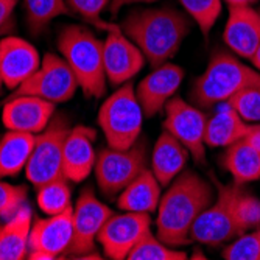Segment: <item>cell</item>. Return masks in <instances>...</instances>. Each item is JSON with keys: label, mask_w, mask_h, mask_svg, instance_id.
<instances>
[{"label": "cell", "mask_w": 260, "mask_h": 260, "mask_svg": "<svg viewBox=\"0 0 260 260\" xmlns=\"http://www.w3.org/2000/svg\"><path fill=\"white\" fill-rule=\"evenodd\" d=\"M215 195L212 184L195 172H182L176 176L157 206V239L173 248L190 243V231L197 218L212 204Z\"/></svg>", "instance_id": "1"}, {"label": "cell", "mask_w": 260, "mask_h": 260, "mask_svg": "<svg viewBox=\"0 0 260 260\" xmlns=\"http://www.w3.org/2000/svg\"><path fill=\"white\" fill-rule=\"evenodd\" d=\"M123 33L151 64L162 66L173 58L190 31V20L170 5L134 10L122 22Z\"/></svg>", "instance_id": "2"}, {"label": "cell", "mask_w": 260, "mask_h": 260, "mask_svg": "<svg viewBox=\"0 0 260 260\" xmlns=\"http://www.w3.org/2000/svg\"><path fill=\"white\" fill-rule=\"evenodd\" d=\"M58 50L78 80L80 89L89 99L106 93L103 64V41L83 25H66L58 33Z\"/></svg>", "instance_id": "3"}, {"label": "cell", "mask_w": 260, "mask_h": 260, "mask_svg": "<svg viewBox=\"0 0 260 260\" xmlns=\"http://www.w3.org/2000/svg\"><path fill=\"white\" fill-rule=\"evenodd\" d=\"M251 86H260L258 70L248 67L228 52H218L212 56L203 75L193 81L190 95L197 106L212 108Z\"/></svg>", "instance_id": "4"}, {"label": "cell", "mask_w": 260, "mask_h": 260, "mask_svg": "<svg viewBox=\"0 0 260 260\" xmlns=\"http://www.w3.org/2000/svg\"><path fill=\"white\" fill-rule=\"evenodd\" d=\"M97 120L106 137L108 147L126 150L136 144L142 133L144 111L131 83L122 84L105 100Z\"/></svg>", "instance_id": "5"}, {"label": "cell", "mask_w": 260, "mask_h": 260, "mask_svg": "<svg viewBox=\"0 0 260 260\" xmlns=\"http://www.w3.org/2000/svg\"><path fill=\"white\" fill-rule=\"evenodd\" d=\"M215 182V200L201 212L190 231V239L193 242L209 246L223 245L240 235L237 224H235L234 209L239 197L243 193L242 185L235 182L229 185H223L218 181Z\"/></svg>", "instance_id": "6"}, {"label": "cell", "mask_w": 260, "mask_h": 260, "mask_svg": "<svg viewBox=\"0 0 260 260\" xmlns=\"http://www.w3.org/2000/svg\"><path fill=\"white\" fill-rule=\"evenodd\" d=\"M69 131V119L64 114H58L53 115L44 131L36 134L35 147L25 167V176L36 188L64 176L62 151Z\"/></svg>", "instance_id": "7"}, {"label": "cell", "mask_w": 260, "mask_h": 260, "mask_svg": "<svg viewBox=\"0 0 260 260\" xmlns=\"http://www.w3.org/2000/svg\"><path fill=\"white\" fill-rule=\"evenodd\" d=\"M147 169V142L139 139L126 150L105 148L97 154L93 172L100 190L106 197L120 193L123 188L134 181Z\"/></svg>", "instance_id": "8"}, {"label": "cell", "mask_w": 260, "mask_h": 260, "mask_svg": "<svg viewBox=\"0 0 260 260\" xmlns=\"http://www.w3.org/2000/svg\"><path fill=\"white\" fill-rule=\"evenodd\" d=\"M78 87V80L67 61L55 53H47L41 67L14 90V95H35L56 105L74 99Z\"/></svg>", "instance_id": "9"}, {"label": "cell", "mask_w": 260, "mask_h": 260, "mask_svg": "<svg viewBox=\"0 0 260 260\" xmlns=\"http://www.w3.org/2000/svg\"><path fill=\"white\" fill-rule=\"evenodd\" d=\"M95 25L108 33L103 41V64L106 78L114 86H122L140 72L147 58L119 25L102 20Z\"/></svg>", "instance_id": "10"}, {"label": "cell", "mask_w": 260, "mask_h": 260, "mask_svg": "<svg viewBox=\"0 0 260 260\" xmlns=\"http://www.w3.org/2000/svg\"><path fill=\"white\" fill-rule=\"evenodd\" d=\"M164 109H165L164 129L175 136L190 151V156L198 164H204L206 160L204 133L207 125L206 114L200 108L188 105L179 97L170 99Z\"/></svg>", "instance_id": "11"}, {"label": "cell", "mask_w": 260, "mask_h": 260, "mask_svg": "<svg viewBox=\"0 0 260 260\" xmlns=\"http://www.w3.org/2000/svg\"><path fill=\"white\" fill-rule=\"evenodd\" d=\"M150 232V214L123 210V214H112L106 220L99 232L97 242L102 245L106 257L112 260H125L131 249Z\"/></svg>", "instance_id": "12"}, {"label": "cell", "mask_w": 260, "mask_h": 260, "mask_svg": "<svg viewBox=\"0 0 260 260\" xmlns=\"http://www.w3.org/2000/svg\"><path fill=\"white\" fill-rule=\"evenodd\" d=\"M111 215L112 210L93 195L92 188H84L74 207V237L66 254L77 258L89 257L95 248L99 232Z\"/></svg>", "instance_id": "13"}, {"label": "cell", "mask_w": 260, "mask_h": 260, "mask_svg": "<svg viewBox=\"0 0 260 260\" xmlns=\"http://www.w3.org/2000/svg\"><path fill=\"white\" fill-rule=\"evenodd\" d=\"M184 80V69L181 66L164 62L154 67L136 87L137 100L144 111V115L151 119L159 114L167 102L176 95V92Z\"/></svg>", "instance_id": "14"}, {"label": "cell", "mask_w": 260, "mask_h": 260, "mask_svg": "<svg viewBox=\"0 0 260 260\" xmlns=\"http://www.w3.org/2000/svg\"><path fill=\"white\" fill-rule=\"evenodd\" d=\"M41 56L36 47L28 41L8 36L0 41V74L4 84L16 90L41 67Z\"/></svg>", "instance_id": "15"}, {"label": "cell", "mask_w": 260, "mask_h": 260, "mask_svg": "<svg viewBox=\"0 0 260 260\" xmlns=\"http://www.w3.org/2000/svg\"><path fill=\"white\" fill-rule=\"evenodd\" d=\"M55 115V103L35 95H13L4 106L2 122L8 131L39 134Z\"/></svg>", "instance_id": "16"}, {"label": "cell", "mask_w": 260, "mask_h": 260, "mask_svg": "<svg viewBox=\"0 0 260 260\" xmlns=\"http://www.w3.org/2000/svg\"><path fill=\"white\" fill-rule=\"evenodd\" d=\"M97 131L93 128L78 125L70 128L62 151V172L64 178L72 182L84 181L95 167L97 153L93 144Z\"/></svg>", "instance_id": "17"}, {"label": "cell", "mask_w": 260, "mask_h": 260, "mask_svg": "<svg viewBox=\"0 0 260 260\" xmlns=\"http://www.w3.org/2000/svg\"><path fill=\"white\" fill-rule=\"evenodd\" d=\"M74 237V207L56 215L38 218L31 224L30 251H44L53 258L66 254Z\"/></svg>", "instance_id": "18"}, {"label": "cell", "mask_w": 260, "mask_h": 260, "mask_svg": "<svg viewBox=\"0 0 260 260\" xmlns=\"http://www.w3.org/2000/svg\"><path fill=\"white\" fill-rule=\"evenodd\" d=\"M223 39L237 56L251 59L260 44V13L252 7H229Z\"/></svg>", "instance_id": "19"}, {"label": "cell", "mask_w": 260, "mask_h": 260, "mask_svg": "<svg viewBox=\"0 0 260 260\" xmlns=\"http://www.w3.org/2000/svg\"><path fill=\"white\" fill-rule=\"evenodd\" d=\"M188 156L190 151L175 136L165 129L160 133L151 154V172L162 187L170 185V182L184 172Z\"/></svg>", "instance_id": "20"}, {"label": "cell", "mask_w": 260, "mask_h": 260, "mask_svg": "<svg viewBox=\"0 0 260 260\" xmlns=\"http://www.w3.org/2000/svg\"><path fill=\"white\" fill-rule=\"evenodd\" d=\"M33 217L27 206H22L16 214L0 228V260L27 258L30 251V232Z\"/></svg>", "instance_id": "21"}, {"label": "cell", "mask_w": 260, "mask_h": 260, "mask_svg": "<svg viewBox=\"0 0 260 260\" xmlns=\"http://www.w3.org/2000/svg\"><path fill=\"white\" fill-rule=\"evenodd\" d=\"M160 184L148 169L131 181L119 195L117 206L125 212H144L151 214L157 210L160 201Z\"/></svg>", "instance_id": "22"}, {"label": "cell", "mask_w": 260, "mask_h": 260, "mask_svg": "<svg viewBox=\"0 0 260 260\" xmlns=\"http://www.w3.org/2000/svg\"><path fill=\"white\" fill-rule=\"evenodd\" d=\"M223 105L224 108L217 111L210 119L207 117L204 144L210 148H226L237 140H242L249 129V123H246L228 103Z\"/></svg>", "instance_id": "23"}, {"label": "cell", "mask_w": 260, "mask_h": 260, "mask_svg": "<svg viewBox=\"0 0 260 260\" xmlns=\"http://www.w3.org/2000/svg\"><path fill=\"white\" fill-rule=\"evenodd\" d=\"M221 165L239 185L260 179V151L245 139L226 147L221 156Z\"/></svg>", "instance_id": "24"}, {"label": "cell", "mask_w": 260, "mask_h": 260, "mask_svg": "<svg viewBox=\"0 0 260 260\" xmlns=\"http://www.w3.org/2000/svg\"><path fill=\"white\" fill-rule=\"evenodd\" d=\"M36 142V134L8 131L0 139V178L17 176L25 170Z\"/></svg>", "instance_id": "25"}, {"label": "cell", "mask_w": 260, "mask_h": 260, "mask_svg": "<svg viewBox=\"0 0 260 260\" xmlns=\"http://www.w3.org/2000/svg\"><path fill=\"white\" fill-rule=\"evenodd\" d=\"M25 20L33 35L42 33L52 20L70 13L66 0H23Z\"/></svg>", "instance_id": "26"}, {"label": "cell", "mask_w": 260, "mask_h": 260, "mask_svg": "<svg viewBox=\"0 0 260 260\" xmlns=\"http://www.w3.org/2000/svg\"><path fill=\"white\" fill-rule=\"evenodd\" d=\"M38 206L47 215H56L66 212L72 206V192L69 187V179L64 176L52 179L38 187Z\"/></svg>", "instance_id": "27"}, {"label": "cell", "mask_w": 260, "mask_h": 260, "mask_svg": "<svg viewBox=\"0 0 260 260\" xmlns=\"http://www.w3.org/2000/svg\"><path fill=\"white\" fill-rule=\"evenodd\" d=\"M128 260H185L187 254L165 245L157 235L147 234L128 254Z\"/></svg>", "instance_id": "28"}, {"label": "cell", "mask_w": 260, "mask_h": 260, "mask_svg": "<svg viewBox=\"0 0 260 260\" xmlns=\"http://www.w3.org/2000/svg\"><path fill=\"white\" fill-rule=\"evenodd\" d=\"M179 2L184 11L198 23L204 36L214 28L223 8V0H179Z\"/></svg>", "instance_id": "29"}, {"label": "cell", "mask_w": 260, "mask_h": 260, "mask_svg": "<svg viewBox=\"0 0 260 260\" xmlns=\"http://www.w3.org/2000/svg\"><path fill=\"white\" fill-rule=\"evenodd\" d=\"M224 103H228L246 123H260V86L246 87Z\"/></svg>", "instance_id": "30"}, {"label": "cell", "mask_w": 260, "mask_h": 260, "mask_svg": "<svg viewBox=\"0 0 260 260\" xmlns=\"http://www.w3.org/2000/svg\"><path fill=\"white\" fill-rule=\"evenodd\" d=\"M221 257L224 260H260V229L251 234H242L228 245Z\"/></svg>", "instance_id": "31"}, {"label": "cell", "mask_w": 260, "mask_h": 260, "mask_svg": "<svg viewBox=\"0 0 260 260\" xmlns=\"http://www.w3.org/2000/svg\"><path fill=\"white\" fill-rule=\"evenodd\" d=\"M234 218L240 235L260 226V201L243 192L235 203Z\"/></svg>", "instance_id": "32"}, {"label": "cell", "mask_w": 260, "mask_h": 260, "mask_svg": "<svg viewBox=\"0 0 260 260\" xmlns=\"http://www.w3.org/2000/svg\"><path fill=\"white\" fill-rule=\"evenodd\" d=\"M28 188L0 181V218L10 220L27 201Z\"/></svg>", "instance_id": "33"}, {"label": "cell", "mask_w": 260, "mask_h": 260, "mask_svg": "<svg viewBox=\"0 0 260 260\" xmlns=\"http://www.w3.org/2000/svg\"><path fill=\"white\" fill-rule=\"evenodd\" d=\"M70 11L81 16L83 19L97 23L105 8L111 4V0H66Z\"/></svg>", "instance_id": "34"}, {"label": "cell", "mask_w": 260, "mask_h": 260, "mask_svg": "<svg viewBox=\"0 0 260 260\" xmlns=\"http://www.w3.org/2000/svg\"><path fill=\"white\" fill-rule=\"evenodd\" d=\"M16 5L17 0H0V28L10 20Z\"/></svg>", "instance_id": "35"}, {"label": "cell", "mask_w": 260, "mask_h": 260, "mask_svg": "<svg viewBox=\"0 0 260 260\" xmlns=\"http://www.w3.org/2000/svg\"><path fill=\"white\" fill-rule=\"evenodd\" d=\"M249 145L260 151V123H251L246 136L243 137Z\"/></svg>", "instance_id": "36"}, {"label": "cell", "mask_w": 260, "mask_h": 260, "mask_svg": "<svg viewBox=\"0 0 260 260\" xmlns=\"http://www.w3.org/2000/svg\"><path fill=\"white\" fill-rule=\"evenodd\" d=\"M154 2H159V0H111V13L112 14H117L123 7H128V5H134V4H154Z\"/></svg>", "instance_id": "37"}, {"label": "cell", "mask_w": 260, "mask_h": 260, "mask_svg": "<svg viewBox=\"0 0 260 260\" xmlns=\"http://www.w3.org/2000/svg\"><path fill=\"white\" fill-rule=\"evenodd\" d=\"M228 7H252L258 0H223Z\"/></svg>", "instance_id": "38"}, {"label": "cell", "mask_w": 260, "mask_h": 260, "mask_svg": "<svg viewBox=\"0 0 260 260\" xmlns=\"http://www.w3.org/2000/svg\"><path fill=\"white\" fill-rule=\"evenodd\" d=\"M251 61H252L254 67H255V69L258 70V72H260V44L257 45V49H255L254 55L251 56Z\"/></svg>", "instance_id": "39"}, {"label": "cell", "mask_w": 260, "mask_h": 260, "mask_svg": "<svg viewBox=\"0 0 260 260\" xmlns=\"http://www.w3.org/2000/svg\"><path fill=\"white\" fill-rule=\"evenodd\" d=\"M4 86H5V84H4V80H2V74H0V90H2Z\"/></svg>", "instance_id": "40"}, {"label": "cell", "mask_w": 260, "mask_h": 260, "mask_svg": "<svg viewBox=\"0 0 260 260\" xmlns=\"http://www.w3.org/2000/svg\"><path fill=\"white\" fill-rule=\"evenodd\" d=\"M0 228H2V223H0Z\"/></svg>", "instance_id": "41"}]
</instances>
